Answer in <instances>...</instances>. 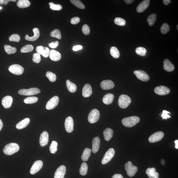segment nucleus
I'll use <instances>...</instances> for the list:
<instances>
[{"instance_id":"f257e3e1","label":"nucleus","mask_w":178,"mask_h":178,"mask_svg":"<svg viewBox=\"0 0 178 178\" xmlns=\"http://www.w3.org/2000/svg\"><path fill=\"white\" fill-rule=\"evenodd\" d=\"M140 121V118L137 116H132L123 118L122 120L123 124L127 127H131L136 125Z\"/></svg>"},{"instance_id":"f03ea898","label":"nucleus","mask_w":178,"mask_h":178,"mask_svg":"<svg viewBox=\"0 0 178 178\" xmlns=\"http://www.w3.org/2000/svg\"><path fill=\"white\" fill-rule=\"evenodd\" d=\"M20 147L18 144L15 143H11L6 145L3 148L4 154L8 155H12L19 151Z\"/></svg>"},{"instance_id":"7ed1b4c3","label":"nucleus","mask_w":178,"mask_h":178,"mask_svg":"<svg viewBox=\"0 0 178 178\" xmlns=\"http://www.w3.org/2000/svg\"><path fill=\"white\" fill-rule=\"evenodd\" d=\"M131 102V99L126 95L122 94L119 96L118 100V104L122 109H125L130 104Z\"/></svg>"},{"instance_id":"20e7f679","label":"nucleus","mask_w":178,"mask_h":178,"mask_svg":"<svg viewBox=\"0 0 178 178\" xmlns=\"http://www.w3.org/2000/svg\"><path fill=\"white\" fill-rule=\"evenodd\" d=\"M40 90L37 88H31L28 89H22L18 91V94L24 96H31L39 94Z\"/></svg>"},{"instance_id":"39448f33","label":"nucleus","mask_w":178,"mask_h":178,"mask_svg":"<svg viewBox=\"0 0 178 178\" xmlns=\"http://www.w3.org/2000/svg\"><path fill=\"white\" fill-rule=\"evenodd\" d=\"M125 168L128 175L130 177H133L138 170L137 166L133 165L130 161L128 162L125 164Z\"/></svg>"},{"instance_id":"423d86ee","label":"nucleus","mask_w":178,"mask_h":178,"mask_svg":"<svg viewBox=\"0 0 178 178\" xmlns=\"http://www.w3.org/2000/svg\"><path fill=\"white\" fill-rule=\"evenodd\" d=\"M99 112L97 109H94L89 112L88 117V120L91 123H94L97 122L100 118Z\"/></svg>"},{"instance_id":"0eeeda50","label":"nucleus","mask_w":178,"mask_h":178,"mask_svg":"<svg viewBox=\"0 0 178 178\" xmlns=\"http://www.w3.org/2000/svg\"><path fill=\"white\" fill-rule=\"evenodd\" d=\"M9 71L15 75H20L23 74L24 68L19 64H13L9 67Z\"/></svg>"},{"instance_id":"6e6552de","label":"nucleus","mask_w":178,"mask_h":178,"mask_svg":"<svg viewBox=\"0 0 178 178\" xmlns=\"http://www.w3.org/2000/svg\"><path fill=\"white\" fill-rule=\"evenodd\" d=\"M115 153V151L113 148L109 149L105 153L104 156L103 158L102 161V164L105 165V164L109 163L113 158Z\"/></svg>"},{"instance_id":"1a4fd4ad","label":"nucleus","mask_w":178,"mask_h":178,"mask_svg":"<svg viewBox=\"0 0 178 178\" xmlns=\"http://www.w3.org/2000/svg\"><path fill=\"white\" fill-rule=\"evenodd\" d=\"M59 98L57 96H53L46 104V108L48 110H52L57 106L59 103Z\"/></svg>"},{"instance_id":"9d476101","label":"nucleus","mask_w":178,"mask_h":178,"mask_svg":"<svg viewBox=\"0 0 178 178\" xmlns=\"http://www.w3.org/2000/svg\"><path fill=\"white\" fill-rule=\"evenodd\" d=\"M134 73L137 78L143 82H147L150 79L149 76L145 71L143 70L135 71Z\"/></svg>"},{"instance_id":"9b49d317","label":"nucleus","mask_w":178,"mask_h":178,"mask_svg":"<svg viewBox=\"0 0 178 178\" xmlns=\"http://www.w3.org/2000/svg\"><path fill=\"white\" fill-rule=\"evenodd\" d=\"M164 133L162 132L159 131L154 133L150 136L148 141L151 143H154L161 140L164 136Z\"/></svg>"},{"instance_id":"f8f14e48","label":"nucleus","mask_w":178,"mask_h":178,"mask_svg":"<svg viewBox=\"0 0 178 178\" xmlns=\"http://www.w3.org/2000/svg\"><path fill=\"white\" fill-rule=\"evenodd\" d=\"M154 91L155 93L159 95H165L170 93L171 92L168 87L161 85L155 87Z\"/></svg>"},{"instance_id":"ddd939ff","label":"nucleus","mask_w":178,"mask_h":178,"mask_svg":"<svg viewBox=\"0 0 178 178\" xmlns=\"http://www.w3.org/2000/svg\"><path fill=\"white\" fill-rule=\"evenodd\" d=\"M65 127L66 131L68 133H71L74 130V121L72 118L71 116L68 117L65 119Z\"/></svg>"},{"instance_id":"4468645a","label":"nucleus","mask_w":178,"mask_h":178,"mask_svg":"<svg viewBox=\"0 0 178 178\" xmlns=\"http://www.w3.org/2000/svg\"><path fill=\"white\" fill-rule=\"evenodd\" d=\"M43 166V162L41 160L36 161L31 167L30 173L31 175H34L40 170Z\"/></svg>"},{"instance_id":"2eb2a0df","label":"nucleus","mask_w":178,"mask_h":178,"mask_svg":"<svg viewBox=\"0 0 178 178\" xmlns=\"http://www.w3.org/2000/svg\"><path fill=\"white\" fill-rule=\"evenodd\" d=\"M36 51L37 53L45 58L48 57L50 53V50L48 47L42 46H37L36 48Z\"/></svg>"},{"instance_id":"dca6fc26","label":"nucleus","mask_w":178,"mask_h":178,"mask_svg":"<svg viewBox=\"0 0 178 178\" xmlns=\"http://www.w3.org/2000/svg\"><path fill=\"white\" fill-rule=\"evenodd\" d=\"M49 140V136L48 133L46 131L43 132L41 134L39 143L41 147L46 146L48 144Z\"/></svg>"},{"instance_id":"f3484780","label":"nucleus","mask_w":178,"mask_h":178,"mask_svg":"<svg viewBox=\"0 0 178 178\" xmlns=\"http://www.w3.org/2000/svg\"><path fill=\"white\" fill-rule=\"evenodd\" d=\"M66 172V167L64 165L60 166L56 170L54 178H64Z\"/></svg>"},{"instance_id":"a211bd4d","label":"nucleus","mask_w":178,"mask_h":178,"mask_svg":"<svg viewBox=\"0 0 178 178\" xmlns=\"http://www.w3.org/2000/svg\"><path fill=\"white\" fill-rule=\"evenodd\" d=\"M101 87L104 90H108L114 88V83L110 80H104L100 84Z\"/></svg>"},{"instance_id":"6ab92c4d","label":"nucleus","mask_w":178,"mask_h":178,"mask_svg":"<svg viewBox=\"0 0 178 178\" xmlns=\"http://www.w3.org/2000/svg\"><path fill=\"white\" fill-rule=\"evenodd\" d=\"M150 0H145L139 3L137 8V12L141 13L145 11L147 9L150 3Z\"/></svg>"},{"instance_id":"aec40b11","label":"nucleus","mask_w":178,"mask_h":178,"mask_svg":"<svg viewBox=\"0 0 178 178\" xmlns=\"http://www.w3.org/2000/svg\"><path fill=\"white\" fill-rule=\"evenodd\" d=\"M13 99L12 97L7 96L4 97L2 101V104L5 109L10 108L13 103Z\"/></svg>"},{"instance_id":"412c9836","label":"nucleus","mask_w":178,"mask_h":178,"mask_svg":"<svg viewBox=\"0 0 178 178\" xmlns=\"http://www.w3.org/2000/svg\"><path fill=\"white\" fill-rule=\"evenodd\" d=\"M33 31L34 33V35L32 37H30L26 35L25 38L26 40L28 41H33L37 40L39 37L40 36V31L39 29L37 28H35L33 29Z\"/></svg>"},{"instance_id":"4be33fe9","label":"nucleus","mask_w":178,"mask_h":178,"mask_svg":"<svg viewBox=\"0 0 178 178\" xmlns=\"http://www.w3.org/2000/svg\"><path fill=\"white\" fill-rule=\"evenodd\" d=\"M49 57L50 59L54 62L58 61L62 58L60 53L54 49H52L50 51Z\"/></svg>"},{"instance_id":"5701e85b","label":"nucleus","mask_w":178,"mask_h":178,"mask_svg":"<svg viewBox=\"0 0 178 178\" xmlns=\"http://www.w3.org/2000/svg\"><path fill=\"white\" fill-rule=\"evenodd\" d=\"M100 143V140L98 137H97L94 138L92 142V151L93 153L96 154L98 151Z\"/></svg>"},{"instance_id":"b1692460","label":"nucleus","mask_w":178,"mask_h":178,"mask_svg":"<svg viewBox=\"0 0 178 178\" xmlns=\"http://www.w3.org/2000/svg\"><path fill=\"white\" fill-rule=\"evenodd\" d=\"M92 93V87L89 84H86L84 85L82 90L83 96L84 97H88Z\"/></svg>"},{"instance_id":"393cba45","label":"nucleus","mask_w":178,"mask_h":178,"mask_svg":"<svg viewBox=\"0 0 178 178\" xmlns=\"http://www.w3.org/2000/svg\"><path fill=\"white\" fill-rule=\"evenodd\" d=\"M163 67L165 70L168 72H172L174 70L175 67L174 65L167 59L164 61Z\"/></svg>"},{"instance_id":"a878e982","label":"nucleus","mask_w":178,"mask_h":178,"mask_svg":"<svg viewBox=\"0 0 178 178\" xmlns=\"http://www.w3.org/2000/svg\"><path fill=\"white\" fill-rule=\"evenodd\" d=\"M114 95L112 93L106 94L103 98V102L106 105H110L113 102Z\"/></svg>"},{"instance_id":"bb28decb","label":"nucleus","mask_w":178,"mask_h":178,"mask_svg":"<svg viewBox=\"0 0 178 178\" xmlns=\"http://www.w3.org/2000/svg\"><path fill=\"white\" fill-rule=\"evenodd\" d=\"M30 121V119L29 118H24L23 120L18 123L16 127L17 129L18 130L23 129L28 125Z\"/></svg>"},{"instance_id":"cd10ccee","label":"nucleus","mask_w":178,"mask_h":178,"mask_svg":"<svg viewBox=\"0 0 178 178\" xmlns=\"http://www.w3.org/2000/svg\"><path fill=\"white\" fill-rule=\"evenodd\" d=\"M103 135L105 140L109 141L113 137L114 132L111 128H108L104 131Z\"/></svg>"},{"instance_id":"c85d7f7f","label":"nucleus","mask_w":178,"mask_h":178,"mask_svg":"<svg viewBox=\"0 0 178 178\" xmlns=\"http://www.w3.org/2000/svg\"><path fill=\"white\" fill-rule=\"evenodd\" d=\"M19 7L24 8L28 7L30 5V3L28 0H19L17 3Z\"/></svg>"},{"instance_id":"c756f323","label":"nucleus","mask_w":178,"mask_h":178,"mask_svg":"<svg viewBox=\"0 0 178 178\" xmlns=\"http://www.w3.org/2000/svg\"><path fill=\"white\" fill-rule=\"evenodd\" d=\"M91 149L87 148H85L81 156L82 161L85 162L87 161L91 156Z\"/></svg>"},{"instance_id":"7c9ffc66","label":"nucleus","mask_w":178,"mask_h":178,"mask_svg":"<svg viewBox=\"0 0 178 178\" xmlns=\"http://www.w3.org/2000/svg\"><path fill=\"white\" fill-rule=\"evenodd\" d=\"M66 87L68 90L71 93H74L76 90V85L69 80H67L66 82Z\"/></svg>"},{"instance_id":"2f4dec72","label":"nucleus","mask_w":178,"mask_h":178,"mask_svg":"<svg viewBox=\"0 0 178 178\" xmlns=\"http://www.w3.org/2000/svg\"><path fill=\"white\" fill-rule=\"evenodd\" d=\"M4 49L8 55L14 54L17 51V49L15 47H13L7 45H5L4 46Z\"/></svg>"},{"instance_id":"473e14b6","label":"nucleus","mask_w":178,"mask_h":178,"mask_svg":"<svg viewBox=\"0 0 178 178\" xmlns=\"http://www.w3.org/2000/svg\"><path fill=\"white\" fill-rule=\"evenodd\" d=\"M110 53L112 57L114 58H118L120 56L119 51L116 47H112L110 49Z\"/></svg>"},{"instance_id":"72a5a7b5","label":"nucleus","mask_w":178,"mask_h":178,"mask_svg":"<svg viewBox=\"0 0 178 178\" xmlns=\"http://www.w3.org/2000/svg\"><path fill=\"white\" fill-rule=\"evenodd\" d=\"M157 16L155 14H152L149 16L147 18V22L150 26L154 25L156 21Z\"/></svg>"},{"instance_id":"f704fd0d","label":"nucleus","mask_w":178,"mask_h":178,"mask_svg":"<svg viewBox=\"0 0 178 178\" xmlns=\"http://www.w3.org/2000/svg\"><path fill=\"white\" fill-rule=\"evenodd\" d=\"M88 166L87 164L85 162L83 163L81 165L80 169V173L81 175L84 176L87 174Z\"/></svg>"},{"instance_id":"c9c22d12","label":"nucleus","mask_w":178,"mask_h":178,"mask_svg":"<svg viewBox=\"0 0 178 178\" xmlns=\"http://www.w3.org/2000/svg\"><path fill=\"white\" fill-rule=\"evenodd\" d=\"M38 101V98L36 97L32 96L27 97L25 99L24 102L26 104H32L35 103Z\"/></svg>"},{"instance_id":"e433bc0d","label":"nucleus","mask_w":178,"mask_h":178,"mask_svg":"<svg viewBox=\"0 0 178 178\" xmlns=\"http://www.w3.org/2000/svg\"><path fill=\"white\" fill-rule=\"evenodd\" d=\"M58 146V143L57 141H53L52 142L49 148L51 154H55L57 152Z\"/></svg>"},{"instance_id":"4c0bfd02","label":"nucleus","mask_w":178,"mask_h":178,"mask_svg":"<svg viewBox=\"0 0 178 178\" xmlns=\"http://www.w3.org/2000/svg\"><path fill=\"white\" fill-rule=\"evenodd\" d=\"M34 49V47L30 44L26 45L22 47L21 49V52L22 53H27L32 51Z\"/></svg>"},{"instance_id":"58836bf2","label":"nucleus","mask_w":178,"mask_h":178,"mask_svg":"<svg viewBox=\"0 0 178 178\" xmlns=\"http://www.w3.org/2000/svg\"><path fill=\"white\" fill-rule=\"evenodd\" d=\"M50 36L51 37L56 38L58 39H61L62 38L61 33L58 29H55L52 31L50 33Z\"/></svg>"},{"instance_id":"ea45409f","label":"nucleus","mask_w":178,"mask_h":178,"mask_svg":"<svg viewBox=\"0 0 178 178\" xmlns=\"http://www.w3.org/2000/svg\"><path fill=\"white\" fill-rule=\"evenodd\" d=\"M70 1L72 4L79 8L83 9L85 8L84 4L79 0H71Z\"/></svg>"},{"instance_id":"a19ab883","label":"nucleus","mask_w":178,"mask_h":178,"mask_svg":"<svg viewBox=\"0 0 178 178\" xmlns=\"http://www.w3.org/2000/svg\"><path fill=\"white\" fill-rule=\"evenodd\" d=\"M46 76L51 82H55L57 79V76L55 74L50 71L47 72Z\"/></svg>"},{"instance_id":"79ce46f5","label":"nucleus","mask_w":178,"mask_h":178,"mask_svg":"<svg viewBox=\"0 0 178 178\" xmlns=\"http://www.w3.org/2000/svg\"><path fill=\"white\" fill-rule=\"evenodd\" d=\"M114 22L117 25L121 26H125L126 23L125 19L119 17L116 18L114 20Z\"/></svg>"},{"instance_id":"37998d69","label":"nucleus","mask_w":178,"mask_h":178,"mask_svg":"<svg viewBox=\"0 0 178 178\" xmlns=\"http://www.w3.org/2000/svg\"><path fill=\"white\" fill-rule=\"evenodd\" d=\"M170 27L167 23H164L161 28V32L162 34L165 35L170 31Z\"/></svg>"},{"instance_id":"c03bdc74","label":"nucleus","mask_w":178,"mask_h":178,"mask_svg":"<svg viewBox=\"0 0 178 178\" xmlns=\"http://www.w3.org/2000/svg\"><path fill=\"white\" fill-rule=\"evenodd\" d=\"M146 51V49L143 47H139L136 49V53L141 56H145Z\"/></svg>"},{"instance_id":"a18cd8bd","label":"nucleus","mask_w":178,"mask_h":178,"mask_svg":"<svg viewBox=\"0 0 178 178\" xmlns=\"http://www.w3.org/2000/svg\"><path fill=\"white\" fill-rule=\"evenodd\" d=\"M49 5H50V8L52 10L60 11L62 9V7L60 4H56L53 3H49Z\"/></svg>"},{"instance_id":"49530a36","label":"nucleus","mask_w":178,"mask_h":178,"mask_svg":"<svg viewBox=\"0 0 178 178\" xmlns=\"http://www.w3.org/2000/svg\"><path fill=\"white\" fill-rule=\"evenodd\" d=\"M156 170L154 168H148L146 171V173L150 178H152Z\"/></svg>"},{"instance_id":"de8ad7c7","label":"nucleus","mask_w":178,"mask_h":178,"mask_svg":"<svg viewBox=\"0 0 178 178\" xmlns=\"http://www.w3.org/2000/svg\"><path fill=\"white\" fill-rule=\"evenodd\" d=\"M9 40L10 41H13L16 42H19L21 40V38L20 36L17 34H13L11 35L9 37Z\"/></svg>"},{"instance_id":"09e8293b","label":"nucleus","mask_w":178,"mask_h":178,"mask_svg":"<svg viewBox=\"0 0 178 178\" xmlns=\"http://www.w3.org/2000/svg\"><path fill=\"white\" fill-rule=\"evenodd\" d=\"M33 61L37 64L39 63L41 61V57L40 54L37 53H35L33 55Z\"/></svg>"},{"instance_id":"8fccbe9b","label":"nucleus","mask_w":178,"mask_h":178,"mask_svg":"<svg viewBox=\"0 0 178 178\" xmlns=\"http://www.w3.org/2000/svg\"><path fill=\"white\" fill-rule=\"evenodd\" d=\"M82 31L83 33L85 35H88L90 32L89 26L87 24H84L82 28Z\"/></svg>"},{"instance_id":"3c124183","label":"nucleus","mask_w":178,"mask_h":178,"mask_svg":"<svg viewBox=\"0 0 178 178\" xmlns=\"http://www.w3.org/2000/svg\"><path fill=\"white\" fill-rule=\"evenodd\" d=\"M169 114H171L170 112L166 110H163V113L162 114L161 116L163 118V119H167V118H171V116Z\"/></svg>"},{"instance_id":"603ef678","label":"nucleus","mask_w":178,"mask_h":178,"mask_svg":"<svg viewBox=\"0 0 178 178\" xmlns=\"http://www.w3.org/2000/svg\"><path fill=\"white\" fill-rule=\"evenodd\" d=\"M80 19L78 17H74L71 19V23L73 24H78L80 22Z\"/></svg>"},{"instance_id":"864d4df0","label":"nucleus","mask_w":178,"mask_h":178,"mask_svg":"<svg viewBox=\"0 0 178 178\" xmlns=\"http://www.w3.org/2000/svg\"><path fill=\"white\" fill-rule=\"evenodd\" d=\"M59 44V42L58 41H56L55 42H52L49 43V46L51 48L55 49L57 48Z\"/></svg>"},{"instance_id":"5fc2aeb1","label":"nucleus","mask_w":178,"mask_h":178,"mask_svg":"<svg viewBox=\"0 0 178 178\" xmlns=\"http://www.w3.org/2000/svg\"><path fill=\"white\" fill-rule=\"evenodd\" d=\"M12 1L13 2L16 1V0H0V4H5V5H7L8 2Z\"/></svg>"},{"instance_id":"6e6d98bb","label":"nucleus","mask_w":178,"mask_h":178,"mask_svg":"<svg viewBox=\"0 0 178 178\" xmlns=\"http://www.w3.org/2000/svg\"><path fill=\"white\" fill-rule=\"evenodd\" d=\"M83 47L82 46L77 45L73 47V50L74 51H78L82 49Z\"/></svg>"},{"instance_id":"4d7b16f0","label":"nucleus","mask_w":178,"mask_h":178,"mask_svg":"<svg viewBox=\"0 0 178 178\" xmlns=\"http://www.w3.org/2000/svg\"><path fill=\"white\" fill-rule=\"evenodd\" d=\"M112 178H124L123 176L121 174H116L112 176Z\"/></svg>"},{"instance_id":"13d9d810","label":"nucleus","mask_w":178,"mask_h":178,"mask_svg":"<svg viewBox=\"0 0 178 178\" xmlns=\"http://www.w3.org/2000/svg\"><path fill=\"white\" fill-rule=\"evenodd\" d=\"M163 3L166 5H168L169 4L171 3V0H164L163 1Z\"/></svg>"},{"instance_id":"bf43d9fd","label":"nucleus","mask_w":178,"mask_h":178,"mask_svg":"<svg viewBox=\"0 0 178 178\" xmlns=\"http://www.w3.org/2000/svg\"><path fill=\"white\" fill-rule=\"evenodd\" d=\"M134 1V0H125L124 1L127 4H130L132 3Z\"/></svg>"},{"instance_id":"052dcab7","label":"nucleus","mask_w":178,"mask_h":178,"mask_svg":"<svg viewBox=\"0 0 178 178\" xmlns=\"http://www.w3.org/2000/svg\"><path fill=\"white\" fill-rule=\"evenodd\" d=\"M159 178V173L157 172H155L154 173V176H153L152 178Z\"/></svg>"},{"instance_id":"680f3d73","label":"nucleus","mask_w":178,"mask_h":178,"mask_svg":"<svg viewBox=\"0 0 178 178\" xmlns=\"http://www.w3.org/2000/svg\"><path fill=\"white\" fill-rule=\"evenodd\" d=\"M3 127V123L1 119H0V131H1Z\"/></svg>"},{"instance_id":"e2e57ef3","label":"nucleus","mask_w":178,"mask_h":178,"mask_svg":"<svg viewBox=\"0 0 178 178\" xmlns=\"http://www.w3.org/2000/svg\"><path fill=\"white\" fill-rule=\"evenodd\" d=\"M175 148H176L178 149V140H177L175 141Z\"/></svg>"},{"instance_id":"0e129e2a","label":"nucleus","mask_w":178,"mask_h":178,"mask_svg":"<svg viewBox=\"0 0 178 178\" xmlns=\"http://www.w3.org/2000/svg\"><path fill=\"white\" fill-rule=\"evenodd\" d=\"M2 8H2V7H1L0 6V10L1 9H2Z\"/></svg>"},{"instance_id":"69168bd1","label":"nucleus","mask_w":178,"mask_h":178,"mask_svg":"<svg viewBox=\"0 0 178 178\" xmlns=\"http://www.w3.org/2000/svg\"><path fill=\"white\" fill-rule=\"evenodd\" d=\"M178 25H177V30H178Z\"/></svg>"}]
</instances>
